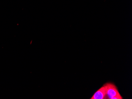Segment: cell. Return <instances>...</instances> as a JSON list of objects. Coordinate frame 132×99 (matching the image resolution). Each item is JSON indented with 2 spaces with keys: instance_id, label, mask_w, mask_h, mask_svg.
I'll list each match as a JSON object with an SVG mask.
<instances>
[{
  "instance_id": "1",
  "label": "cell",
  "mask_w": 132,
  "mask_h": 99,
  "mask_svg": "<svg viewBox=\"0 0 132 99\" xmlns=\"http://www.w3.org/2000/svg\"><path fill=\"white\" fill-rule=\"evenodd\" d=\"M106 92V99H123L116 86L111 83H107L104 85Z\"/></svg>"
},
{
  "instance_id": "2",
  "label": "cell",
  "mask_w": 132,
  "mask_h": 99,
  "mask_svg": "<svg viewBox=\"0 0 132 99\" xmlns=\"http://www.w3.org/2000/svg\"><path fill=\"white\" fill-rule=\"evenodd\" d=\"M91 99H105L106 97V92L104 86H103L101 88L96 92Z\"/></svg>"
}]
</instances>
